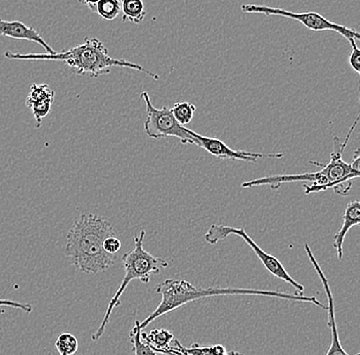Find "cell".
<instances>
[{
  "instance_id": "d6986e66",
  "label": "cell",
  "mask_w": 360,
  "mask_h": 355,
  "mask_svg": "<svg viewBox=\"0 0 360 355\" xmlns=\"http://www.w3.org/2000/svg\"><path fill=\"white\" fill-rule=\"evenodd\" d=\"M96 12L105 21H114L121 12L120 0H100Z\"/></svg>"
},
{
  "instance_id": "9a60e30c",
  "label": "cell",
  "mask_w": 360,
  "mask_h": 355,
  "mask_svg": "<svg viewBox=\"0 0 360 355\" xmlns=\"http://www.w3.org/2000/svg\"><path fill=\"white\" fill-rule=\"evenodd\" d=\"M174 346L171 347L173 354L190 355H224L229 354L224 345H200L199 343L193 344L190 347H184L179 340L173 339Z\"/></svg>"
},
{
  "instance_id": "7402d4cb",
  "label": "cell",
  "mask_w": 360,
  "mask_h": 355,
  "mask_svg": "<svg viewBox=\"0 0 360 355\" xmlns=\"http://www.w3.org/2000/svg\"><path fill=\"white\" fill-rule=\"evenodd\" d=\"M0 306L11 307V309H17L22 310L25 314H30L33 311L32 305L28 303L18 302V301L6 300V299H0Z\"/></svg>"
},
{
  "instance_id": "cb8c5ba5",
  "label": "cell",
  "mask_w": 360,
  "mask_h": 355,
  "mask_svg": "<svg viewBox=\"0 0 360 355\" xmlns=\"http://www.w3.org/2000/svg\"><path fill=\"white\" fill-rule=\"evenodd\" d=\"M84 6H86L91 12H96V4H98L100 0H80Z\"/></svg>"
},
{
  "instance_id": "3957f363",
  "label": "cell",
  "mask_w": 360,
  "mask_h": 355,
  "mask_svg": "<svg viewBox=\"0 0 360 355\" xmlns=\"http://www.w3.org/2000/svg\"><path fill=\"white\" fill-rule=\"evenodd\" d=\"M155 290L158 294L162 296L161 303L145 321H139V327L141 330H145L148 325H150L160 316L179 309L188 303L202 298L215 297V296H266V297L285 299V300L297 301V302L312 303V304L326 310V306L319 302L314 296H305L303 294L297 293V292L295 294H291L285 293V292L267 291V290L244 289V288H198L193 286L188 280H171V278L160 283Z\"/></svg>"
},
{
  "instance_id": "277c9868",
  "label": "cell",
  "mask_w": 360,
  "mask_h": 355,
  "mask_svg": "<svg viewBox=\"0 0 360 355\" xmlns=\"http://www.w3.org/2000/svg\"><path fill=\"white\" fill-rule=\"evenodd\" d=\"M4 57L8 60H56L65 63L69 68L74 70L79 75H87L91 78H98L101 75L111 73L112 68L136 70L143 72L153 79L159 80V75L143 68L141 65L128 62L126 60H118L110 56L109 51L105 44L98 38H85L82 44H79L55 53H21L6 51Z\"/></svg>"
},
{
  "instance_id": "30bf717a",
  "label": "cell",
  "mask_w": 360,
  "mask_h": 355,
  "mask_svg": "<svg viewBox=\"0 0 360 355\" xmlns=\"http://www.w3.org/2000/svg\"><path fill=\"white\" fill-rule=\"evenodd\" d=\"M304 248H305L306 253H307L308 257H309L310 262L314 265L315 271H316L317 275L321 278L323 286L325 288L326 297H328V306H326V310L328 311V327H330V331H332V344H330V349L326 351V355L333 354H342L348 355V352L342 347L341 343H340L339 334H338V328L336 323V318H335V309H334V299H333L332 290H330V284H328V278L323 273V269L319 266V262L315 259L314 253H312L311 248L307 243L304 244Z\"/></svg>"
},
{
  "instance_id": "603a6c76",
  "label": "cell",
  "mask_w": 360,
  "mask_h": 355,
  "mask_svg": "<svg viewBox=\"0 0 360 355\" xmlns=\"http://www.w3.org/2000/svg\"><path fill=\"white\" fill-rule=\"evenodd\" d=\"M121 241L116 237V235H110L103 242V249L110 254H117L121 249Z\"/></svg>"
},
{
  "instance_id": "e0dca14e",
  "label": "cell",
  "mask_w": 360,
  "mask_h": 355,
  "mask_svg": "<svg viewBox=\"0 0 360 355\" xmlns=\"http://www.w3.org/2000/svg\"><path fill=\"white\" fill-rule=\"evenodd\" d=\"M141 332L143 330L139 327V321H135L134 327L130 331L129 337L134 348L132 352L136 355L141 354H157L148 344L141 338Z\"/></svg>"
},
{
  "instance_id": "5bb4252c",
  "label": "cell",
  "mask_w": 360,
  "mask_h": 355,
  "mask_svg": "<svg viewBox=\"0 0 360 355\" xmlns=\"http://www.w3.org/2000/svg\"><path fill=\"white\" fill-rule=\"evenodd\" d=\"M141 338L148 344V346L156 354H173L170 345L173 339H174V336L168 330H152L148 334L141 332Z\"/></svg>"
},
{
  "instance_id": "7a4b0ae2",
  "label": "cell",
  "mask_w": 360,
  "mask_h": 355,
  "mask_svg": "<svg viewBox=\"0 0 360 355\" xmlns=\"http://www.w3.org/2000/svg\"><path fill=\"white\" fill-rule=\"evenodd\" d=\"M115 235L111 222L92 213H83L74 221L67 235L66 255L76 271L96 275L111 269L117 254L103 249V242Z\"/></svg>"
},
{
  "instance_id": "ac0fdd59",
  "label": "cell",
  "mask_w": 360,
  "mask_h": 355,
  "mask_svg": "<svg viewBox=\"0 0 360 355\" xmlns=\"http://www.w3.org/2000/svg\"><path fill=\"white\" fill-rule=\"evenodd\" d=\"M170 110L174 118L176 119L177 122L182 125V127H184V125H188L193 120V115H195L197 108L191 103L179 102L175 103L172 109Z\"/></svg>"
},
{
  "instance_id": "44dd1931",
  "label": "cell",
  "mask_w": 360,
  "mask_h": 355,
  "mask_svg": "<svg viewBox=\"0 0 360 355\" xmlns=\"http://www.w3.org/2000/svg\"><path fill=\"white\" fill-rule=\"evenodd\" d=\"M352 46V51H351L350 56H349V64H350L351 68L354 70L356 73H360V49L356 44V40L351 39L348 40Z\"/></svg>"
},
{
  "instance_id": "9c48e42d",
  "label": "cell",
  "mask_w": 360,
  "mask_h": 355,
  "mask_svg": "<svg viewBox=\"0 0 360 355\" xmlns=\"http://www.w3.org/2000/svg\"><path fill=\"white\" fill-rule=\"evenodd\" d=\"M188 134L195 136L198 141V146L206 150L209 154L216 157V158L221 159V160H240L246 162H257L258 159L262 158H274L280 159L285 156L283 153H272V154H262V153L247 152V150H236L231 149L226 143L220 139L215 138H208V136H201L193 130L188 129Z\"/></svg>"
},
{
  "instance_id": "7c38bea8",
  "label": "cell",
  "mask_w": 360,
  "mask_h": 355,
  "mask_svg": "<svg viewBox=\"0 0 360 355\" xmlns=\"http://www.w3.org/2000/svg\"><path fill=\"white\" fill-rule=\"evenodd\" d=\"M0 35L13 39L28 40L35 42L45 49L46 53H55V49L49 46L42 36L31 27L20 21L8 22L0 19Z\"/></svg>"
},
{
  "instance_id": "ffe728a7",
  "label": "cell",
  "mask_w": 360,
  "mask_h": 355,
  "mask_svg": "<svg viewBox=\"0 0 360 355\" xmlns=\"http://www.w3.org/2000/svg\"><path fill=\"white\" fill-rule=\"evenodd\" d=\"M55 347L60 355L75 354L79 347L77 338L70 333H63L56 339Z\"/></svg>"
},
{
  "instance_id": "2e32d148",
  "label": "cell",
  "mask_w": 360,
  "mask_h": 355,
  "mask_svg": "<svg viewBox=\"0 0 360 355\" xmlns=\"http://www.w3.org/2000/svg\"><path fill=\"white\" fill-rule=\"evenodd\" d=\"M122 22L141 24L145 20L146 12L143 0H122L121 1Z\"/></svg>"
},
{
  "instance_id": "52a82bcc",
  "label": "cell",
  "mask_w": 360,
  "mask_h": 355,
  "mask_svg": "<svg viewBox=\"0 0 360 355\" xmlns=\"http://www.w3.org/2000/svg\"><path fill=\"white\" fill-rule=\"evenodd\" d=\"M141 98L146 107V119L143 127L148 138L153 139L176 138L184 145L198 146L197 138L188 134L186 127H182L177 122L170 109L166 107L162 109L155 108L146 91L141 93Z\"/></svg>"
},
{
  "instance_id": "ba28073f",
  "label": "cell",
  "mask_w": 360,
  "mask_h": 355,
  "mask_svg": "<svg viewBox=\"0 0 360 355\" xmlns=\"http://www.w3.org/2000/svg\"><path fill=\"white\" fill-rule=\"evenodd\" d=\"M243 12L247 13H261L265 15H276V17L289 18L295 21L300 22L306 28L314 31H334L346 39H353L359 41L360 34L357 31L343 25L333 23L326 18L314 12L294 13L290 11L283 10L278 8H270L266 6H258V4H243L240 6Z\"/></svg>"
},
{
  "instance_id": "6da1fadb",
  "label": "cell",
  "mask_w": 360,
  "mask_h": 355,
  "mask_svg": "<svg viewBox=\"0 0 360 355\" xmlns=\"http://www.w3.org/2000/svg\"><path fill=\"white\" fill-rule=\"evenodd\" d=\"M359 117L355 119L352 127L349 129L344 143L340 141L338 136L334 138V150L330 155L328 164L319 163L323 166L321 170L315 172L301 173V174L272 175V176L260 177L254 181L242 183L243 188H255V186H269L274 191L278 190L281 184L287 183H308L304 184L305 194L325 192L326 190L335 191L341 195H348L352 188V181L359 179L360 170L355 169L352 164L346 163L342 158L344 150L347 147L351 134L359 124Z\"/></svg>"
},
{
  "instance_id": "4fadbf2b",
  "label": "cell",
  "mask_w": 360,
  "mask_h": 355,
  "mask_svg": "<svg viewBox=\"0 0 360 355\" xmlns=\"http://www.w3.org/2000/svg\"><path fill=\"white\" fill-rule=\"evenodd\" d=\"M360 224V202L359 200L350 202L346 207L345 212L343 215V224L342 228L335 235L333 247L336 249L338 259H343L344 249L343 245L345 241L346 235L349 229L352 226H359Z\"/></svg>"
},
{
  "instance_id": "5b68a950",
  "label": "cell",
  "mask_w": 360,
  "mask_h": 355,
  "mask_svg": "<svg viewBox=\"0 0 360 355\" xmlns=\"http://www.w3.org/2000/svg\"><path fill=\"white\" fill-rule=\"evenodd\" d=\"M145 237L146 231H141L137 237H134V248L122 256L125 276H124L120 287L118 288L116 294L108 305L103 323H101L100 328L92 335V341L100 340L101 336H103L105 328L109 323L110 318H111L112 310L119 306L121 302V296L123 295L126 288L132 280H141V283L148 284V283H150V276L158 275V273H161L162 269L168 267V262L165 259L152 255L143 248Z\"/></svg>"
},
{
  "instance_id": "8fae6325",
  "label": "cell",
  "mask_w": 360,
  "mask_h": 355,
  "mask_svg": "<svg viewBox=\"0 0 360 355\" xmlns=\"http://www.w3.org/2000/svg\"><path fill=\"white\" fill-rule=\"evenodd\" d=\"M56 93L47 84H33L27 96L26 105L32 111L36 127H41L42 120L51 112Z\"/></svg>"
},
{
  "instance_id": "8992f818",
  "label": "cell",
  "mask_w": 360,
  "mask_h": 355,
  "mask_svg": "<svg viewBox=\"0 0 360 355\" xmlns=\"http://www.w3.org/2000/svg\"><path fill=\"white\" fill-rule=\"evenodd\" d=\"M229 235H236V237L244 240V242L249 245L250 248L254 251V253L256 254V256L260 259L262 264L264 265L265 269H266L272 276L291 285V286L295 288V290H297V293H304L305 288H304L303 285L299 284L298 282H296V280L289 275V273L285 271V267H283V265L281 264V262L276 256L270 255V254L265 252L262 248H260V247L256 244V242L248 235L244 228L222 226V224H212L210 228L208 229V231H207L204 238L205 241L209 243V244L215 245L217 244L218 242L226 239Z\"/></svg>"
}]
</instances>
